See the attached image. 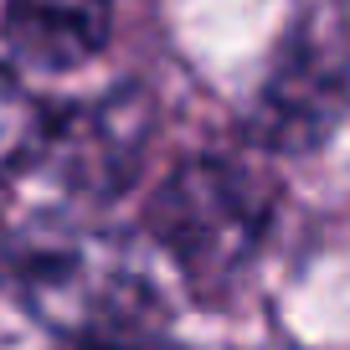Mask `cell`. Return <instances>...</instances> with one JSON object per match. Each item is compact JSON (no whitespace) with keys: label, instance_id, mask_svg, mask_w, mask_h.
Masks as SVG:
<instances>
[{"label":"cell","instance_id":"6da1fadb","mask_svg":"<svg viewBox=\"0 0 350 350\" xmlns=\"http://www.w3.org/2000/svg\"><path fill=\"white\" fill-rule=\"evenodd\" d=\"M21 294L52 329L119 345L154 304L150 258L119 232L46 227L21 247Z\"/></svg>","mask_w":350,"mask_h":350},{"label":"cell","instance_id":"7a4b0ae2","mask_svg":"<svg viewBox=\"0 0 350 350\" xmlns=\"http://www.w3.org/2000/svg\"><path fill=\"white\" fill-rule=\"evenodd\" d=\"M268 186L247 165L232 160H191L170 175V186L154 201V237L170 252L186 278L227 284L252 262L268 232Z\"/></svg>","mask_w":350,"mask_h":350},{"label":"cell","instance_id":"3957f363","mask_svg":"<svg viewBox=\"0 0 350 350\" xmlns=\"http://www.w3.org/2000/svg\"><path fill=\"white\" fill-rule=\"evenodd\" d=\"M109 0H5V46L26 72H72L109 42Z\"/></svg>","mask_w":350,"mask_h":350},{"label":"cell","instance_id":"277c9868","mask_svg":"<svg viewBox=\"0 0 350 350\" xmlns=\"http://www.w3.org/2000/svg\"><path fill=\"white\" fill-rule=\"evenodd\" d=\"M46 144V113L42 103L16 83V72L0 67V180H11L16 170L42 154Z\"/></svg>","mask_w":350,"mask_h":350},{"label":"cell","instance_id":"5b68a950","mask_svg":"<svg viewBox=\"0 0 350 350\" xmlns=\"http://www.w3.org/2000/svg\"><path fill=\"white\" fill-rule=\"evenodd\" d=\"M93 350H170V345H150V340H119V345H93Z\"/></svg>","mask_w":350,"mask_h":350},{"label":"cell","instance_id":"8992f818","mask_svg":"<svg viewBox=\"0 0 350 350\" xmlns=\"http://www.w3.org/2000/svg\"><path fill=\"white\" fill-rule=\"evenodd\" d=\"M258 350H294V345H258Z\"/></svg>","mask_w":350,"mask_h":350}]
</instances>
